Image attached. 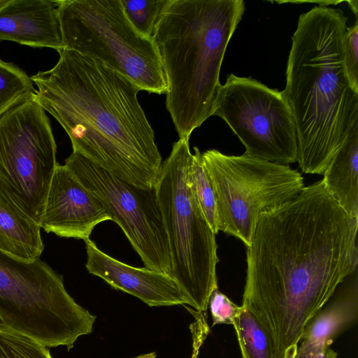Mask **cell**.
<instances>
[{"label":"cell","instance_id":"6da1fadb","mask_svg":"<svg viewBox=\"0 0 358 358\" xmlns=\"http://www.w3.org/2000/svg\"><path fill=\"white\" fill-rule=\"evenodd\" d=\"M357 229L358 218L322 179L258 217L242 306L264 329L276 358H295L306 325L357 270Z\"/></svg>","mask_w":358,"mask_h":358},{"label":"cell","instance_id":"7a4b0ae2","mask_svg":"<svg viewBox=\"0 0 358 358\" xmlns=\"http://www.w3.org/2000/svg\"><path fill=\"white\" fill-rule=\"evenodd\" d=\"M51 69L31 79L34 99L69 136L73 152L138 187H152L162 168L141 90L101 62L63 49Z\"/></svg>","mask_w":358,"mask_h":358},{"label":"cell","instance_id":"3957f363","mask_svg":"<svg viewBox=\"0 0 358 358\" xmlns=\"http://www.w3.org/2000/svg\"><path fill=\"white\" fill-rule=\"evenodd\" d=\"M348 17L339 8L315 6L299 17L282 92L296 136L297 162L323 175L358 122V93L345 75L342 41Z\"/></svg>","mask_w":358,"mask_h":358},{"label":"cell","instance_id":"277c9868","mask_svg":"<svg viewBox=\"0 0 358 358\" xmlns=\"http://www.w3.org/2000/svg\"><path fill=\"white\" fill-rule=\"evenodd\" d=\"M245 10L243 0H171L158 22L152 39L179 138L213 115L222 63Z\"/></svg>","mask_w":358,"mask_h":358},{"label":"cell","instance_id":"5b68a950","mask_svg":"<svg viewBox=\"0 0 358 358\" xmlns=\"http://www.w3.org/2000/svg\"><path fill=\"white\" fill-rule=\"evenodd\" d=\"M189 138H179L162 163L155 184L171 260L169 275L184 294L187 305L198 312L208 308L218 289L217 245L213 233L187 184L191 159Z\"/></svg>","mask_w":358,"mask_h":358},{"label":"cell","instance_id":"8992f818","mask_svg":"<svg viewBox=\"0 0 358 358\" xmlns=\"http://www.w3.org/2000/svg\"><path fill=\"white\" fill-rule=\"evenodd\" d=\"M96 317L78 304L63 278L40 257L0 250V325L47 348L71 349L93 331Z\"/></svg>","mask_w":358,"mask_h":358},{"label":"cell","instance_id":"52a82bcc","mask_svg":"<svg viewBox=\"0 0 358 358\" xmlns=\"http://www.w3.org/2000/svg\"><path fill=\"white\" fill-rule=\"evenodd\" d=\"M56 4L65 49L101 62L141 91L166 94L156 45L134 27L120 0H60Z\"/></svg>","mask_w":358,"mask_h":358},{"label":"cell","instance_id":"ba28073f","mask_svg":"<svg viewBox=\"0 0 358 358\" xmlns=\"http://www.w3.org/2000/svg\"><path fill=\"white\" fill-rule=\"evenodd\" d=\"M215 196L219 231L248 247L258 217L294 197L303 178L289 165L227 155L215 149L202 153Z\"/></svg>","mask_w":358,"mask_h":358},{"label":"cell","instance_id":"9c48e42d","mask_svg":"<svg viewBox=\"0 0 358 358\" xmlns=\"http://www.w3.org/2000/svg\"><path fill=\"white\" fill-rule=\"evenodd\" d=\"M44 109L33 98L0 117V199L40 224L57 166Z\"/></svg>","mask_w":358,"mask_h":358},{"label":"cell","instance_id":"30bf717a","mask_svg":"<svg viewBox=\"0 0 358 358\" xmlns=\"http://www.w3.org/2000/svg\"><path fill=\"white\" fill-rule=\"evenodd\" d=\"M213 115L238 137L245 155L285 165L297 162L294 122L282 92L231 73L218 90Z\"/></svg>","mask_w":358,"mask_h":358},{"label":"cell","instance_id":"8fae6325","mask_svg":"<svg viewBox=\"0 0 358 358\" xmlns=\"http://www.w3.org/2000/svg\"><path fill=\"white\" fill-rule=\"evenodd\" d=\"M65 165L122 229L145 267L169 275V246L155 187L131 184L73 152Z\"/></svg>","mask_w":358,"mask_h":358},{"label":"cell","instance_id":"7c38bea8","mask_svg":"<svg viewBox=\"0 0 358 358\" xmlns=\"http://www.w3.org/2000/svg\"><path fill=\"white\" fill-rule=\"evenodd\" d=\"M111 219L100 201L65 164H57L39 224L58 236L88 238L94 227Z\"/></svg>","mask_w":358,"mask_h":358},{"label":"cell","instance_id":"4fadbf2b","mask_svg":"<svg viewBox=\"0 0 358 358\" xmlns=\"http://www.w3.org/2000/svg\"><path fill=\"white\" fill-rule=\"evenodd\" d=\"M85 243L87 270L114 289L128 293L149 306L187 304L184 294L169 274L124 264L101 251L90 238Z\"/></svg>","mask_w":358,"mask_h":358},{"label":"cell","instance_id":"5bb4252c","mask_svg":"<svg viewBox=\"0 0 358 358\" xmlns=\"http://www.w3.org/2000/svg\"><path fill=\"white\" fill-rule=\"evenodd\" d=\"M10 41L33 48L64 49L56 1L1 0L0 41Z\"/></svg>","mask_w":358,"mask_h":358},{"label":"cell","instance_id":"9a60e30c","mask_svg":"<svg viewBox=\"0 0 358 358\" xmlns=\"http://www.w3.org/2000/svg\"><path fill=\"white\" fill-rule=\"evenodd\" d=\"M358 315L357 270L349 286L331 304L308 322L301 336L295 358H338L330 346Z\"/></svg>","mask_w":358,"mask_h":358},{"label":"cell","instance_id":"2e32d148","mask_svg":"<svg viewBox=\"0 0 358 358\" xmlns=\"http://www.w3.org/2000/svg\"><path fill=\"white\" fill-rule=\"evenodd\" d=\"M326 188L351 216L358 218V122L336 152L324 174Z\"/></svg>","mask_w":358,"mask_h":358},{"label":"cell","instance_id":"e0dca14e","mask_svg":"<svg viewBox=\"0 0 358 358\" xmlns=\"http://www.w3.org/2000/svg\"><path fill=\"white\" fill-rule=\"evenodd\" d=\"M43 248L39 224L0 199V250L33 259L40 257Z\"/></svg>","mask_w":358,"mask_h":358},{"label":"cell","instance_id":"ac0fdd59","mask_svg":"<svg viewBox=\"0 0 358 358\" xmlns=\"http://www.w3.org/2000/svg\"><path fill=\"white\" fill-rule=\"evenodd\" d=\"M187 173V184L192 196L213 233L219 232L215 192L206 169L202 153L194 148Z\"/></svg>","mask_w":358,"mask_h":358},{"label":"cell","instance_id":"d6986e66","mask_svg":"<svg viewBox=\"0 0 358 358\" xmlns=\"http://www.w3.org/2000/svg\"><path fill=\"white\" fill-rule=\"evenodd\" d=\"M242 358H276L272 342L257 319L245 307L233 323Z\"/></svg>","mask_w":358,"mask_h":358},{"label":"cell","instance_id":"ffe728a7","mask_svg":"<svg viewBox=\"0 0 358 358\" xmlns=\"http://www.w3.org/2000/svg\"><path fill=\"white\" fill-rule=\"evenodd\" d=\"M33 84L24 71L0 59V117L14 106L33 99L36 92Z\"/></svg>","mask_w":358,"mask_h":358},{"label":"cell","instance_id":"44dd1931","mask_svg":"<svg viewBox=\"0 0 358 358\" xmlns=\"http://www.w3.org/2000/svg\"><path fill=\"white\" fill-rule=\"evenodd\" d=\"M124 13L134 27L152 38L157 24L171 0H120Z\"/></svg>","mask_w":358,"mask_h":358},{"label":"cell","instance_id":"7402d4cb","mask_svg":"<svg viewBox=\"0 0 358 358\" xmlns=\"http://www.w3.org/2000/svg\"><path fill=\"white\" fill-rule=\"evenodd\" d=\"M0 358H52L47 347L0 325Z\"/></svg>","mask_w":358,"mask_h":358},{"label":"cell","instance_id":"603a6c76","mask_svg":"<svg viewBox=\"0 0 358 358\" xmlns=\"http://www.w3.org/2000/svg\"><path fill=\"white\" fill-rule=\"evenodd\" d=\"M343 62L352 90L358 93V23L346 27L342 41Z\"/></svg>","mask_w":358,"mask_h":358},{"label":"cell","instance_id":"cb8c5ba5","mask_svg":"<svg viewBox=\"0 0 358 358\" xmlns=\"http://www.w3.org/2000/svg\"><path fill=\"white\" fill-rule=\"evenodd\" d=\"M208 307L210 310L213 324H231L238 315L241 306L231 301L225 294L215 289L209 299Z\"/></svg>","mask_w":358,"mask_h":358},{"label":"cell","instance_id":"d4e9b609","mask_svg":"<svg viewBox=\"0 0 358 358\" xmlns=\"http://www.w3.org/2000/svg\"><path fill=\"white\" fill-rule=\"evenodd\" d=\"M187 310L190 311L195 317V320L191 324L190 329L194 341L192 358H196L199 348L207 337L210 329L203 313L189 308Z\"/></svg>","mask_w":358,"mask_h":358},{"label":"cell","instance_id":"484cf974","mask_svg":"<svg viewBox=\"0 0 358 358\" xmlns=\"http://www.w3.org/2000/svg\"><path fill=\"white\" fill-rule=\"evenodd\" d=\"M345 2L347 3H348V6L351 8V10L353 11V13L357 17V13H358V1H357V0H351V1L347 0Z\"/></svg>","mask_w":358,"mask_h":358},{"label":"cell","instance_id":"4316f807","mask_svg":"<svg viewBox=\"0 0 358 358\" xmlns=\"http://www.w3.org/2000/svg\"><path fill=\"white\" fill-rule=\"evenodd\" d=\"M135 358H156V354L155 352H151V353L140 355Z\"/></svg>","mask_w":358,"mask_h":358}]
</instances>
